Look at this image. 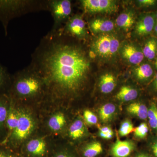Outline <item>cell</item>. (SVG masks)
Instances as JSON below:
<instances>
[{
	"label": "cell",
	"instance_id": "60d3db41",
	"mask_svg": "<svg viewBox=\"0 0 157 157\" xmlns=\"http://www.w3.org/2000/svg\"><path fill=\"white\" fill-rule=\"evenodd\" d=\"M155 67L157 69V57L156 58V59L155 61Z\"/></svg>",
	"mask_w": 157,
	"mask_h": 157
},
{
	"label": "cell",
	"instance_id": "7c38bea8",
	"mask_svg": "<svg viewBox=\"0 0 157 157\" xmlns=\"http://www.w3.org/2000/svg\"><path fill=\"white\" fill-rule=\"evenodd\" d=\"M155 26L154 17L151 14H146L137 21L135 27V33L139 36H146L151 33Z\"/></svg>",
	"mask_w": 157,
	"mask_h": 157
},
{
	"label": "cell",
	"instance_id": "d6a6232c",
	"mask_svg": "<svg viewBox=\"0 0 157 157\" xmlns=\"http://www.w3.org/2000/svg\"><path fill=\"white\" fill-rule=\"evenodd\" d=\"M99 135L102 138L105 139H110L113 137V133H108V134H104L102 132H99Z\"/></svg>",
	"mask_w": 157,
	"mask_h": 157
},
{
	"label": "cell",
	"instance_id": "cb8c5ba5",
	"mask_svg": "<svg viewBox=\"0 0 157 157\" xmlns=\"http://www.w3.org/2000/svg\"><path fill=\"white\" fill-rule=\"evenodd\" d=\"M65 116L61 113H58L52 116L49 120L48 125L52 131L56 132L59 131L66 124Z\"/></svg>",
	"mask_w": 157,
	"mask_h": 157
},
{
	"label": "cell",
	"instance_id": "4fadbf2b",
	"mask_svg": "<svg viewBox=\"0 0 157 157\" xmlns=\"http://www.w3.org/2000/svg\"><path fill=\"white\" fill-rule=\"evenodd\" d=\"M116 78L113 74L106 73L100 78L99 87L101 92L108 94L112 92L116 86Z\"/></svg>",
	"mask_w": 157,
	"mask_h": 157
},
{
	"label": "cell",
	"instance_id": "603a6c76",
	"mask_svg": "<svg viewBox=\"0 0 157 157\" xmlns=\"http://www.w3.org/2000/svg\"><path fill=\"white\" fill-rule=\"evenodd\" d=\"M116 111V107L111 103L104 104L99 109L100 119L103 122L107 123L112 118Z\"/></svg>",
	"mask_w": 157,
	"mask_h": 157
},
{
	"label": "cell",
	"instance_id": "4316f807",
	"mask_svg": "<svg viewBox=\"0 0 157 157\" xmlns=\"http://www.w3.org/2000/svg\"><path fill=\"white\" fill-rule=\"evenodd\" d=\"M133 124L129 120L124 121L121 124L119 133L121 137L127 136L134 131Z\"/></svg>",
	"mask_w": 157,
	"mask_h": 157
},
{
	"label": "cell",
	"instance_id": "b9f144b4",
	"mask_svg": "<svg viewBox=\"0 0 157 157\" xmlns=\"http://www.w3.org/2000/svg\"><path fill=\"white\" fill-rule=\"evenodd\" d=\"M156 17L157 19V12L156 13Z\"/></svg>",
	"mask_w": 157,
	"mask_h": 157
},
{
	"label": "cell",
	"instance_id": "ab89813d",
	"mask_svg": "<svg viewBox=\"0 0 157 157\" xmlns=\"http://www.w3.org/2000/svg\"><path fill=\"white\" fill-rule=\"evenodd\" d=\"M155 31V32L157 34V24L154 27Z\"/></svg>",
	"mask_w": 157,
	"mask_h": 157
},
{
	"label": "cell",
	"instance_id": "e0dca14e",
	"mask_svg": "<svg viewBox=\"0 0 157 157\" xmlns=\"http://www.w3.org/2000/svg\"><path fill=\"white\" fill-rule=\"evenodd\" d=\"M138 96L137 90L130 86H122L115 97L118 100L128 102L135 100Z\"/></svg>",
	"mask_w": 157,
	"mask_h": 157
},
{
	"label": "cell",
	"instance_id": "d4e9b609",
	"mask_svg": "<svg viewBox=\"0 0 157 157\" xmlns=\"http://www.w3.org/2000/svg\"><path fill=\"white\" fill-rule=\"evenodd\" d=\"M103 151V147L101 143L94 142L88 144L85 147L83 155L85 157H95Z\"/></svg>",
	"mask_w": 157,
	"mask_h": 157
},
{
	"label": "cell",
	"instance_id": "8d00e7d4",
	"mask_svg": "<svg viewBox=\"0 0 157 157\" xmlns=\"http://www.w3.org/2000/svg\"><path fill=\"white\" fill-rule=\"evenodd\" d=\"M136 157H151L149 155L144 153H140L137 155V156Z\"/></svg>",
	"mask_w": 157,
	"mask_h": 157
},
{
	"label": "cell",
	"instance_id": "d6986e66",
	"mask_svg": "<svg viewBox=\"0 0 157 157\" xmlns=\"http://www.w3.org/2000/svg\"><path fill=\"white\" fill-rule=\"evenodd\" d=\"M134 73L138 80L145 81L152 76L153 70L150 65L148 63H144L135 68Z\"/></svg>",
	"mask_w": 157,
	"mask_h": 157
},
{
	"label": "cell",
	"instance_id": "7a4b0ae2",
	"mask_svg": "<svg viewBox=\"0 0 157 157\" xmlns=\"http://www.w3.org/2000/svg\"><path fill=\"white\" fill-rule=\"evenodd\" d=\"M48 11V1L0 0V22L2 24L6 36L11 20L32 12Z\"/></svg>",
	"mask_w": 157,
	"mask_h": 157
},
{
	"label": "cell",
	"instance_id": "44dd1931",
	"mask_svg": "<svg viewBox=\"0 0 157 157\" xmlns=\"http://www.w3.org/2000/svg\"><path fill=\"white\" fill-rule=\"evenodd\" d=\"M85 126L82 120H76L70 126L69 133L70 137L73 140L81 138L85 132Z\"/></svg>",
	"mask_w": 157,
	"mask_h": 157
},
{
	"label": "cell",
	"instance_id": "8992f818",
	"mask_svg": "<svg viewBox=\"0 0 157 157\" xmlns=\"http://www.w3.org/2000/svg\"><path fill=\"white\" fill-rule=\"evenodd\" d=\"M65 34L79 40H83L87 36L86 23L80 14L70 17L63 27L60 29Z\"/></svg>",
	"mask_w": 157,
	"mask_h": 157
},
{
	"label": "cell",
	"instance_id": "5b68a950",
	"mask_svg": "<svg viewBox=\"0 0 157 157\" xmlns=\"http://www.w3.org/2000/svg\"><path fill=\"white\" fill-rule=\"evenodd\" d=\"M48 11L51 13L54 20L52 31H56L62 27V25L67 22L72 13V4L70 0L48 1Z\"/></svg>",
	"mask_w": 157,
	"mask_h": 157
},
{
	"label": "cell",
	"instance_id": "9c48e42d",
	"mask_svg": "<svg viewBox=\"0 0 157 157\" xmlns=\"http://www.w3.org/2000/svg\"><path fill=\"white\" fill-rule=\"evenodd\" d=\"M120 52L123 58L131 64H139L144 59L143 52L131 43L124 44L121 48Z\"/></svg>",
	"mask_w": 157,
	"mask_h": 157
},
{
	"label": "cell",
	"instance_id": "ba28073f",
	"mask_svg": "<svg viewBox=\"0 0 157 157\" xmlns=\"http://www.w3.org/2000/svg\"><path fill=\"white\" fill-rule=\"evenodd\" d=\"M82 9L86 13H112L117 11L116 2L113 0H82Z\"/></svg>",
	"mask_w": 157,
	"mask_h": 157
},
{
	"label": "cell",
	"instance_id": "277c9868",
	"mask_svg": "<svg viewBox=\"0 0 157 157\" xmlns=\"http://www.w3.org/2000/svg\"><path fill=\"white\" fill-rule=\"evenodd\" d=\"M120 47V42L113 34H100L90 46L91 53L101 59H109L116 55Z\"/></svg>",
	"mask_w": 157,
	"mask_h": 157
},
{
	"label": "cell",
	"instance_id": "ac0fdd59",
	"mask_svg": "<svg viewBox=\"0 0 157 157\" xmlns=\"http://www.w3.org/2000/svg\"><path fill=\"white\" fill-rule=\"evenodd\" d=\"M10 104L8 96L4 94H0V130L6 127Z\"/></svg>",
	"mask_w": 157,
	"mask_h": 157
},
{
	"label": "cell",
	"instance_id": "7402d4cb",
	"mask_svg": "<svg viewBox=\"0 0 157 157\" xmlns=\"http://www.w3.org/2000/svg\"><path fill=\"white\" fill-rule=\"evenodd\" d=\"M144 57L149 60H152L157 54V40L152 38L147 40L144 44L143 49Z\"/></svg>",
	"mask_w": 157,
	"mask_h": 157
},
{
	"label": "cell",
	"instance_id": "e575fe53",
	"mask_svg": "<svg viewBox=\"0 0 157 157\" xmlns=\"http://www.w3.org/2000/svg\"><path fill=\"white\" fill-rule=\"evenodd\" d=\"M153 86L155 89L157 91V73L155 75L154 81L153 82Z\"/></svg>",
	"mask_w": 157,
	"mask_h": 157
},
{
	"label": "cell",
	"instance_id": "836d02e7",
	"mask_svg": "<svg viewBox=\"0 0 157 157\" xmlns=\"http://www.w3.org/2000/svg\"><path fill=\"white\" fill-rule=\"evenodd\" d=\"M100 132L104 133V134H108V133H113L112 129L108 127H104L101 128L100 129Z\"/></svg>",
	"mask_w": 157,
	"mask_h": 157
},
{
	"label": "cell",
	"instance_id": "74e56055",
	"mask_svg": "<svg viewBox=\"0 0 157 157\" xmlns=\"http://www.w3.org/2000/svg\"><path fill=\"white\" fill-rule=\"evenodd\" d=\"M56 157H70L68 156V155L64 154H61L58 155Z\"/></svg>",
	"mask_w": 157,
	"mask_h": 157
},
{
	"label": "cell",
	"instance_id": "1f68e13d",
	"mask_svg": "<svg viewBox=\"0 0 157 157\" xmlns=\"http://www.w3.org/2000/svg\"><path fill=\"white\" fill-rule=\"evenodd\" d=\"M0 157H14L11 153L7 151L0 149Z\"/></svg>",
	"mask_w": 157,
	"mask_h": 157
},
{
	"label": "cell",
	"instance_id": "ffe728a7",
	"mask_svg": "<svg viewBox=\"0 0 157 157\" xmlns=\"http://www.w3.org/2000/svg\"><path fill=\"white\" fill-rule=\"evenodd\" d=\"M11 104V103H10ZM18 111L10 104L9 113L6 121V128L9 131V134L11 135L15 130L18 123Z\"/></svg>",
	"mask_w": 157,
	"mask_h": 157
},
{
	"label": "cell",
	"instance_id": "6da1fadb",
	"mask_svg": "<svg viewBox=\"0 0 157 157\" xmlns=\"http://www.w3.org/2000/svg\"><path fill=\"white\" fill-rule=\"evenodd\" d=\"M91 65L83 46L69 41L60 29L51 31L42 38L30 64L43 82L63 94H74L81 89Z\"/></svg>",
	"mask_w": 157,
	"mask_h": 157
},
{
	"label": "cell",
	"instance_id": "d590c367",
	"mask_svg": "<svg viewBox=\"0 0 157 157\" xmlns=\"http://www.w3.org/2000/svg\"><path fill=\"white\" fill-rule=\"evenodd\" d=\"M151 148L154 154L155 155L156 157H157V147H155L154 146H151Z\"/></svg>",
	"mask_w": 157,
	"mask_h": 157
},
{
	"label": "cell",
	"instance_id": "83f0119b",
	"mask_svg": "<svg viewBox=\"0 0 157 157\" xmlns=\"http://www.w3.org/2000/svg\"><path fill=\"white\" fill-rule=\"evenodd\" d=\"M10 81V76L7 69L0 63V89Z\"/></svg>",
	"mask_w": 157,
	"mask_h": 157
},
{
	"label": "cell",
	"instance_id": "f1b7e54d",
	"mask_svg": "<svg viewBox=\"0 0 157 157\" xmlns=\"http://www.w3.org/2000/svg\"><path fill=\"white\" fill-rule=\"evenodd\" d=\"M134 131L135 137L139 138H144L148 134V128L146 123H142L135 128Z\"/></svg>",
	"mask_w": 157,
	"mask_h": 157
},
{
	"label": "cell",
	"instance_id": "5bb4252c",
	"mask_svg": "<svg viewBox=\"0 0 157 157\" xmlns=\"http://www.w3.org/2000/svg\"><path fill=\"white\" fill-rule=\"evenodd\" d=\"M135 21V15L132 11H128L120 14L116 20L119 28L127 32L130 30Z\"/></svg>",
	"mask_w": 157,
	"mask_h": 157
},
{
	"label": "cell",
	"instance_id": "f35d334b",
	"mask_svg": "<svg viewBox=\"0 0 157 157\" xmlns=\"http://www.w3.org/2000/svg\"><path fill=\"white\" fill-rule=\"evenodd\" d=\"M152 146H154L155 147H157V140L154 141V142Z\"/></svg>",
	"mask_w": 157,
	"mask_h": 157
},
{
	"label": "cell",
	"instance_id": "9a60e30c",
	"mask_svg": "<svg viewBox=\"0 0 157 157\" xmlns=\"http://www.w3.org/2000/svg\"><path fill=\"white\" fill-rule=\"evenodd\" d=\"M27 149L29 152L35 156H42L46 150L45 141L41 139H33L27 144Z\"/></svg>",
	"mask_w": 157,
	"mask_h": 157
},
{
	"label": "cell",
	"instance_id": "f546056e",
	"mask_svg": "<svg viewBox=\"0 0 157 157\" xmlns=\"http://www.w3.org/2000/svg\"><path fill=\"white\" fill-rule=\"evenodd\" d=\"M83 117L86 122L90 125H94L98 123V117L90 110H85L83 113Z\"/></svg>",
	"mask_w": 157,
	"mask_h": 157
},
{
	"label": "cell",
	"instance_id": "8fae6325",
	"mask_svg": "<svg viewBox=\"0 0 157 157\" xmlns=\"http://www.w3.org/2000/svg\"><path fill=\"white\" fill-rule=\"evenodd\" d=\"M89 27L93 33L100 35L111 32L114 29V25L109 19L97 18L90 21Z\"/></svg>",
	"mask_w": 157,
	"mask_h": 157
},
{
	"label": "cell",
	"instance_id": "52a82bcc",
	"mask_svg": "<svg viewBox=\"0 0 157 157\" xmlns=\"http://www.w3.org/2000/svg\"><path fill=\"white\" fill-rule=\"evenodd\" d=\"M18 121L17 127L10 135L12 142L20 141L25 139L34 128L33 120L27 113L18 111Z\"/></svg>",
	"mask_w": 157,
	"mask_h": 157
},
{
	"label": "cell",
	"instance_id": "484cf974",
	"mask_svg": "<svg viewBox=\"0 0 157 157\" xmlns=\"http://www.w3.org/2000/svg\"><path fill=\"white\" fill-rule=\"evenodd\" d=\"M147 118L150 127L157 131V106L154 103L151 104L148 109Z\"/></svg>",
	"mask_w": 157,
	"mask_h": 157
},
{
	"label": "cell",
	"instance_id": "3957f363",
	"mask_svg": "<svg viewBox=\"0 0 157 157\" xmlns=\"http://www.w3.org/2000/svg\"><path fill=\"white\" fill-rule=\"evenodd\" d=\"M42 78L29 65L15 75L11 94L22 98L36 95L42 90Z\"/></svg>",
	"mask_w": 157,
	"mask_h": 157
},
{
	"label": "cell",
	"instance_id": "30bf717a",
	"mask_svg": "<svg viewBox=\"0 0 157 157\" xmlns=\"http://www.w3.org/2000/svg\"><path fill=\"white\" fill-rule=\"evenodd\" d=\"M135 148V144L131 140H117L112 146L111 153L113 157H128Z\"/></svg>",
	"mask_w": 157,
	"mask_h": 157
},
{
	"label": "cell",
	"instance_id": "2e32d148",
	"mask_svg": "<svg viewBox=\"0 0 157 157\" xmlns=\"http://www.w3.org/2000/svg\"><path fill=\"white\" fill-rule=\"evenodd\" d=\"M129 113L135 116L141 120H146L147 118L148 108L144 104L139 102H135L129 105L127 108Z\"/></svg>",
	"mask_w": 157,
	"mask_h": 157
},
{
	"label": "cell",
	"instance_id": "4dcf8cb0",
	"mask_svg": "<svg viewBox=\"0 0 157 157\" xmlns=\"http://www.w3.org/2000/svg\"><path fill=\"white\" fill-rule=\"evenodd\" d=\"M137 2L139 6L141 7H147L155 6L157 1L155 0H139Z\"/></svg>",
	"mask_w": 157,
	"mask_h": 157
}]
</instances>
